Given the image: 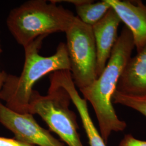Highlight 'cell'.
<instances>
[{
  "label": "cell",
  "mask_w": 146,
  "mask_h": 146,
  "mask_svg": "<svg viewBox=\"0 0 146 146\" xmlns=\"http://www.w3.org/2000/svg\"><path fill=\"white\" fill-rule=\"evenodd\" d=\"M134 48L131 31L123 27L103 72L91 85L80 90L84 99L88 101L94 109L100 134L106 143L112 133L124 131L127 126L125 122L120 120L116 113L113 97Z\"/></svg>",
  "instance_id": "obj_1"
},
{
  "label": "cell",
  "mask_w": 146,
  "mask_h": 146,
  "mask_svg": "<svg viewBox=\"0 0 146 146\" xmlns=\"http://www.w3.org/2000/svg\"><path fill=\"white\" fill-rule=\"evenodd\" d=\"M47 36L38 37L23 47L25 60L19 76L7 74L0 92V99L5 106L15 112L29 113V106L33 93V86L47 74L58 70H69L70 63L66 45L61 42L56 52L50 56L39 54L43 40Z\"/></svg>",
  "instance_id": "obj_2"
},
{
  "label": "cell",
  "mask_w": 146,
  "mask_h": 146,
  "mask_svg": "<svg viewBox=\"0 0 146 146\" xmlns=\"http://www.w3.org/2000/svg\"><path fill=\"white\" fill-rule=\"evenodd\" d=\"M76 16L50 1L31 0L11 10L7 25L17 42L24 47L38 37L66 32Z\"/></svg>",
  "instance_id": "obj_3"
},
{
  "label": "cell",
  "mask_w": 146,
  "mask_h": 146,
  "mask_svg": "<svg viewBox=\"0 0 146 146\" xmlns=\"http://www.w3.org/2000/svg\"><path fill=\"white\" fill-rule=\"evenodd\" d=\"M46 95L34 90L29 113L39 115L67 146H84L78 133L76 115L69 109L70 96L62 87L50 82Z\"/></svg>",
  "instance_id": "obj_4"
},
{
  "label": "cell",
  "mask_w": 146,
  "mask_h": 146,
  "mask_svg": "<svg viewBox=\"0 0 146 146\" xmlns=\"http://www.w3.org/2000/svg\"><path fill=\"white\" fill-rule=\"evenodd\" d=\"M65 33L70 72L75 86L80 90L91 85L98 78L96 48L92 27L76 16Z\"/></svg>",
  "instance_id": "obj_5"
},
{
  "label": "cell",
  "mask_w": 146,
  "mask_h": 146,
  "mask_svg": "<svg viewBox=\"0 0 146 146\" xmlns=\"http://www.w3.org/2000/svg\"><path fill=\"white\" fill-rule=\"evenodd\" d=\"M0 123L18 141L34 146H67L37 123L33 115L15 112L0 102Z\"/></svg>",
  "instance_id": "obj_6"
},
{
  "label": "cell",
  "mask_w": 146,
  "mask_h": 146,
  "mask_svg": "<svg viewBox=\"0 0 146 146\" xmlns=\"http://www.w3.org/2000/svg\"><path fill=\"white\" fill-rule=\"evenodd\" d=\"M121 22L119 17L111 8L102 19L92 26L96 48L98 78L106 67L117 41Z\"/></svg>",
  "instance_id": "obj_7"
},
{
  "label": "cell",
  "mask_w": 146,
  "mask_h": 146,
  "mask_svg": "<svg viewBox=\"0 0 146 146\" xmlns=\"http://www.w3.org/2000/svg\"><path fill=\"white\" fill-rule=\"evenodd\" d=\"M133 35L137 52L146 44V5L141 1L107 0Z\"/></svg>",
  "instance_id": "obj_8"
},
{
  "label": "cell",
  "mask_w": 146,
  "mask_h": 146,
  "mask_svg": "<svg viewBox=\"0 0 146 146\" xmlns=\"http://www.w3.org/2000/svg\"><path fill=\"white\" fill-rule=\"evenodd\" d=\"M54 83L64 89L78 110L90 146H107L89 113L87 101L78 94L69 71H61L55 74Z\"/></svg>",
  "instance_id": "obj_9"
},
{
  "label": "cell",
  "mask_w": 146,
  "mask_h": 146,
  "mask_svg": "<svg viewBox=\"0 0 146 146\" xmlns=\"http://www.w3.org/2000/svg\"><path fill=\"white\" fill-rule=\"evenodd\" d=\"M116 90L130 95H146V44L127 63Z\"/></svg>",
  "instance_id": "obj_10"
},
{
  "label": "cell",
  "mask_w": 146,
  "mask_h": 146,
  "mask_svg": "<svg viewBox=\"0 0 146 146\" xmlns=\"http://www.w3.org/2000/svg\"><path fill=\"white\" fill-rule=\"evenodd\" d=\"M93 2L89 0L85 3L75 6L78 19L92 27L102 19L111 8L107 0L96 3Z\"/></svg>",
  "instance_id": "obj_11"
},
{
  "label": "cell",
  "mask_w": 146,
  "mask_h": 146,
  "mask_svg": "<svg viewBox=\"0 0 146 146\" xmlns=\"http://www.w3.org/2000/svg\"><path fill=\"white\" fill-rule=\"evenodd\" d=\"M113 103L129 107L146 117V95H130L116 90L113 97Z\"/></svg>",
  "instance_id": "obj_12"
},
{
  "label": "cell",
  "mask_w": 146,
  "mask_h": 146,
  "mask_svg": "<svg viewBox=\"0 0 146 146\" xmlns=\"http://www.w3.org/2000/svg\"><path fill=\"white\" fill-rule=\"evenodd\" d=\"M119 146H146V141L136 139L131 134L125 135Z\"/></svg>",
  "instance_id": "obj_13"
},
{
  "label": "cell",
  "mask_w": 146,
  "mask_h": 146,
  "mask_svg": "<svg viewBox=\"0 0 146 146\" xmlns=\"http://www.w3.org/2000/svg\"><path fill=\"white\" fill-rule=\"evenodd\" d=\"M0 146H34L18 141L15 139L0 136Z\"/></svg>",
  "instance_id": "obj_14"
},
{
  "label": "cell",
  "mask_w": 146,
  "mask_h": 146,
  "mask_svg": "<svg viewBox=\"0 0 146 146\" xmlns=\"http://www.w3.org/2000/svg\"><path fill=\"white\" fill-rule=\"evenodd\" d=\"M7 74H8L5 73V71H1V70H0V92L1 91V89L2 88L3 84L5 81Z\"/></svg>",
  "instance_id": "obj_15"
},
{
  "label": "cell",
  "mask_w": 146,
  "mask_h": 146,
  "mask_svg": "<svg viewBox=\"0 0 146 146\" xmlns=\"http://www.w3.org/2000/svg\"><path fill=\"white\" fill-rule=\"evenodd\" d=\"M2 49H1V46H0V54H1V52H2Z\"/></svg>",
  "instance_id": "obj_16"
}]
</instances>
